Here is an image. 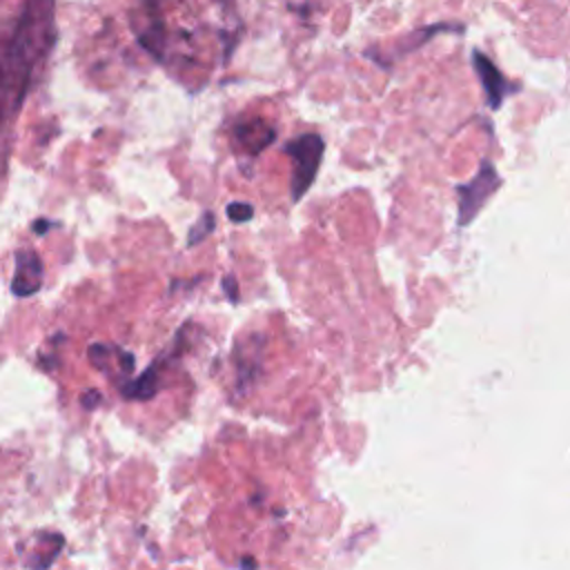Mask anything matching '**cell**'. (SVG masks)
<instances>
[{
  "label": "cell",
  "mask_w": 570,
  "mask_h": 570,
  "mask_svg": "<svg viewBox=\"0 0 570 570\" xmlns=\"http://www.w3.org/2000/svg\"><path fill=\"white\" fill-rule=\"evenodd\" d=\"M56 0H24L16 27L0 51L2 71L20 109L31 87L36 69L56 45Z\"/></svg>",
  "instance_id": "obj_1"
},
{
  "label": "cell",
  "mask_w": 570,
  "mask_h": 570,
  "mask_svg": "<svg viewBox=\"0 0 570 570\" xmlns=\"http://www.w3.org/2000/svg\"><path fill=\"white\" fill-rule=\"evenodd\" d=\"M323 151H325L323 138L318 134H312V131L292 138L283 147V154H287L292 158L289 194H292L294 203H298L305 196V191L312 187V183L316 180Z\"/></svg>",
  "instance_id": "obj_2"
},
{
  "label": "cell",
  "mask_w": 570,
  "mask_h": 570,
  "mask_svg": "<svg viewBox=\"0 0 570 570\" xmlns=\"http://www.w3.org/2000/svg\"><path fill=\"white\" fill-rule=\"evenodd\" d=\"M499 185H501V178H499L494 165L488 160H483L479 165L476 174L468 183L456 185V196H459L456 225L465 227L468 223H472V218L488 203V198L499 189Z\"/></svg>",
  "instance_id": "obj_3"
},
{
  "label": "cell",
  "mask_w": 570,
  "mask_h": 570,
  "mask_svg": "<svg viewBox=\"0 0 570 570\" xmlns=\"http://www.w3.org/2000/svg\"><path fill=\"white\" fill-rule=\"evenodd\" d=\"M16 267H13V278H11V294L27 298L40 292L42 278H45V265L38 256L36 249L22 247L16 249Z\"/></svg>",
  "instance_id": "obj_4"
},
{
  "label": "cell",
  "mask_w": 570,
  "mask_h": 570,
  "mask_svg": "<svg viewBox=\"0 0 570 570\" xmlns=\"http://www.w3.org/2000/svg\"><path fill=\"white\" fill-rule=\"evenodd\" d=\"M472 67L476 71V78L483 87V94H485V102L490 109H499L505 100L508 94L514 91V85H510L505 80V76L499 71V67L479 49L472 51Z\"/></svg>",
  "instance_id": "obj_5"
},
{
  "label": "cell",
  "mask_w": 570,
  "mask_h": 570,
  "mask_svg": "<svg viewBox=\"0 0 570 570\" xmlns=\"http://www.w3.org/2000/svg\"><path fill=\"white\" fill-rule=\"evenodd\" d=\"M89 354V361L96 370H100L105 376H111V379H129V374L134 372L136 367V358L131 352H125L122 347L118 345H105V343H94L89 345L87 350Z\"/></svg>",
  "instance_id": "obj_6"
},
{
  "label": "cell",
  "mask_w": 570,
  "mask_h": 570,
  "mask_svg": "<svg viewBox=\"0 0 570 570\" xmlns=\"http://www.w3.org/2000/svg\"><path fill=\"white\" fill-rule=\"evenodd\" d=\"M276 138V129L267 125L263 118H252L236 122L234 127V140L252 156H258L267 145H272Z\"/></svg>",
  "instance_id": "obj_7"
},
{
  "label": "cell",
  "mask_w": 570,
  "mask_h": 570,
  "mask_svg": "<svg viewBox=\"0 0 570 570\" xmlns=\"http://www.w3.org/2000/svg\"><path fill=\"white\" fill-rule=\"evenodd\" d=\"M158 387H160V358L156 363H151L140 376L125 379L118 383L120 394L129 401H147V399L156 396Z\"/></svg>",
  "instance_id": "obj_8"
},
{
  "label": "cell",
  "mask_w": 570,
  "mask_h": 570,
  "mask_svg": "<svg viewBox=\"0 0 570 570\" xmlns=\"http://www.w3.org/2000/svg\"><path fill=\"white\" fill-rule=\"evenodd\" d=\"M31 541L36 543V548L29 546L31 552H27V557L22 559L27 568H49L65 546V537L58 532H36Z\"/></svg>",
  "instance_id": "obj_9"
},
{
  "label": "cell",
  "mask_w": 570,
  "mask_h": 570,
  "mask_svg": "<svg viewBox=\"0 0 570 570\" xmlns=\"http://www.w3.org/2000/svg\"><path fill=\"white\" fill-rule=\"evenodd\" d=\"M18 111L16 102H13V96H11V89L7 85V78H4V71H2V62H0V131L4 129L7 120Z\"/></svg>",
  "instance_id": "obj_10"
},
{
  "label": "cell",
  "mask_w": 570,
  "mask_h": 570,
  "mask_svg": "<svg viewBox=\"0 0 570 570\" xmlns=\"http://www.w3.org/2000/svg\"><path fill=\"white\" fill-rule=\"evenodd\" d=\"M214 227H216V218H214V214H212V212H205V214L198 218V223L189 229L187 245L191 247V245H196V243L205 240V238L214 232Z\"/></svg>",
  "instance_id": "obj_11"
},
{
  "label": "cell",
  "mask_w": 570,
  "mask_h": 570,
  "mask_svg": "<svg viewBox=\"0 0 570 570\" xmlns=\"http://www.w3.org/2000/svg\"><path fill=\"white\" fill-rule=\"evenodd\" d=\"M225 212H227V218L234 223H245L254 216V207L249 203H229Z\"/></svg>",
  "instance_id": "obj_12"
},
{
  "label": "cell",
  "mask_w": 570,
  "mask_h": 570,
  "mask_svg": "<svg viewBox=\"0 0 570 570\" xmlns=\"http://www.w3.org/2000/svg\"><path fill=\"white\" fill-rule=\"evenodd\" d=\"M223 289L227 292V296H229V301H238V285H236V278L234 276H225L223 278Z\"/></svg>",
  "instance_id": "obj_13"
},
{
  "label": "cell",
  "mask_w": 570,
  "mask_h": 570,
  "mask_svg": "<svg viewBox=\"0 0 570 570\" xmlns=\"http://www.w3.org/2000/svg\"><path fill=\"white\" fill-rule=\"evenodd\" d=\"M100 401H102V396H100L96 390H87V394L80 399V403H82L85 410H94Z\"/></svg>",
  "instance_id": "obj_14"
},
{
  "label": "cell",
  "mask_w": 570,
  "mask_h": 570,
  "mask_svg": "<svg viewBox=\"0 0 570 570\" xmlns=\"http://www.w3.org/2000/svg\"><path fill=\"white\" fill-rule=\"evenodd\" d=\"M51 225H53L51 220H45V218H40V220H36V223H33V232H36V234H45V232H47Z\"/></svg>",
  "instance_id": "obj_15"
},
{
  "label": "cell",
  "mask_w": 570,
  "mask_h": 570,
  "mask_svg": "<svg viewBox=\"0 0 570 570\" xmlns=\"http://www.w3.org/2000/svg\"><path fill=\"white\" fill-rule=\"evenodd\" d=\"M240 566H256V561H252V559H243V561H240Z\"/></svg>",
  "instance_id": "obj_16"
},
{
  "label": "cell",
  "mask_w": 570,
  "mask_h": 570,
  "mask_svg": "<svg viewBox=\"0 0 570 570\" xmlns=\"http://www.w3.org/2000/svg\"><path fill=\"white\" fill-rule=\"evenodd\" d=\"M145 2H147V4H151V0H145Z\"/></svg>",
  "instance_id": "obj_17"
}]
</instances>
